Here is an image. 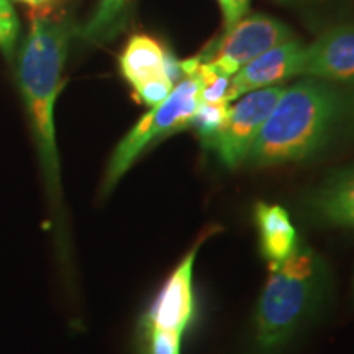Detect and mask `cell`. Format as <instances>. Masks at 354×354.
Returning a JSON list of instances; mask_svg holds the SVG:
<instances>
[{"label": "cell", "mask_w": 354, "mask_h": 354, "mask_svg": "<svg viewBox=\"0 0 354 354\" xmlns=\"http://www.w3.org/2000/svg\"><path fill=\"white\" fill-rule=\"evenodd\" d=\"M230 104H198L190 127L201 136L202 143L210 140L218 131L227 118Z\"/></svg>", "instance_id": "15"}, {"label": "cell", "mask_w": 354, "mask_h": 354, "mask_svg": "<svg viewBox=\"0 0 354 354\" xmlns=\"http://www.w3.org/2000/svg\"><path fill=\"white\" fill-rule=\"evenodd\" d=\"M20 2H25V0H20Z\"/></svg>", "instance_id": "23"}, {"label": "cell", "mask_w": 354, "mask_h": 354, "mask_svg": "<svg viewBox=\"0 0 354 354\" xmlns=\"http://www.w3.org/2000/svg\"><path fill=\"white\" fill-rule=\"evenodd\" d=\"M19 30V19H17L10 0H0V50L7 57L12 56Z\"/></svg>", "instance_id": "17"}, {"label": "cell", "mask_w": 354, "mask_h": 354, "mask_svg": "<svg viewBox=\"0 0 354 354\" xmlns=\"http://www.w3.org/2000/svg\"><path fill=\"white\" fill-rule=\"evenodd\" d=\"M26 3H30V6H41L43 2H48V0H25Z\"/></svg>", "instance_id": "20"}, {"label": "cell", "mask_w": 354, "mask_h": 354, "mask_svg": "<svg viewBox=\"0 0 354 354\" xmlns=\"http://www.w3.org/2000/svg\"><path fill=\"white\" fill-rule=\"evenodd\" d=\"M214 232L215 230H209L201 234L196 245L184 254L140 317L136 331H169L185 336L198 313L194 289V266L202 243Z\"/></svg>", "instance_id": "6"}, {"label": "cell", "mask_w": 354, "mask_h": 354, "mask_svg": "<svg viewBox=\"0 0 354 354\" xmlns=\"http://www.w3.org/2000/svg\"><path fill=\"white\" fill-rule=\"evenodd\" d=\"M349 99L333 84L312 77L286 88L261 128L246 162L269 167L315 156L349 115Z\"/></svg>", "instance_id": "2"}, {"label": "cell", "mask_w": 354, "mask_h": 354, "mask_svg": "<svg viewBox=\"0 0 354 354\" xmlns=\"http://www.w3.org/2000/svg\"><path fill=\"white\" fill-rule=\"evenodd\" d=\"M292 39H295L294 32L284 21L264 13H251L194 57L232 77L254 57Z\"/></svg>", "instance_id": "5"}, {"label": "cell", "mask_w": 354, "mask_h": 354, "mask_svg": "<svg viewBox=\"0 0 354 354\" xmlns=\"http://www.w3.org/2000/svg\"><path fill=\"white\" fill-rule=\"evenodd\" d=\"M274 2L279 3V6L294 8V10L304 13L307 17H315L318 15V10L325 7L330 0H274Z\"/></svg>", "instance_id": "19"}, {"label": "cell", "mask_w": 354, "mask_h": 354, "mask_svg": "<svg viewBox=\"0 0 354 354\" xmlns=\"http://www.w3.org/2000/svg\"><path fill=\"white\" fill-rule=\"evenodd\" d=\"M304 44L292 39L254 57L230 79L228 102L238 100L250 92L279 86L289 77L300 76Z\"/></svg>", "instance_id": "9"}, {"label": "cell", "mask_w": 354, "mask_h": 354, "mask_svg": "<svg viewBox=\"0 0 354 354\" xmlns=\"http://www.w3.org/2000/svg\"><path fill=\"white\" fill-rule=\"evenodd\" d=\"M167 53L162 44L148 35H135L120 56V71L133 88L167 73Z\"/></svg>", "instance_id": "12"}, {"label": "cell", "mask_w": 354, "mask_h": 354, "mask_svg": "<svg viewBox=\"0 0 354 354\" xmlns=\"http://www.w3.org/2000/svg\"><path fill=\"white\" fill-rule=\"evenodd\" d=\"M254 225L258 230L259 253L269 271L277 269L297 250V232L289 214L281 205L258 202L254 205Z\"/></svg>", "instance_id": "10"}, {"label": "cell", "mask_w": 354, "mask_h": 354, "mask_svg": "<svg viewBox=\"0 0 354 354\" xmlns=\"http://www.w3.org/2000/svg\"><path fill=\"white\" fill-rule=\"evenodd\" d=\"M300 76L354 86V25L330 26L304 46Z\"/></svg>", "instance_id": "8"}, {"label": "cell", "mask_w": 354, "mask_h": 354, "mask_svg": "<svg viewBox=\"0 0 354 354\" xmlns=\"http://www.w3.org/2000/svg\"><path fill=\"white\" fill-rule=\"evenodd\" d=\"M172 91H174V81H172L169 74L149 79V81L135 87L136 99L151 109L162 104L171 95Z\"/></svg>", "instance_id": "16"}, {"label": "cell", "mask_w": 354, "mask_h": 354, "mask_svg": "<svg viewBox=\"0 0 354 354\" xmlns=\"http://www.w3.org/2000/svg\"><path fill=\"white\" fill-rule=\"evenodd\" d=\"M333 277L320 254L299 245L272 269L256 302L250 354H282L308 328L331 300Z\"/></svg>", "instance_id": "1"}, {"label": "cell", "mask_w": 354, "mask_h": 354, "mask_svg": "<svg viewBox=\"0 0 354 354\" xmlns=\"http://www.w3.org/2000/svg\"><path fill=\"white\" fill-rule=\"evenodd\" d=\"M71 25L66 20L37 17L19 55L17 74L26 109L32 118L39 162L53 207L59 210L61 180L59 158L55 133V102L63 81L64 61L68 56Z\"/></svg>", "instance_id": "3"}, {"label": "cell", "mask_w": 354, "mask_h": 354, "mask_svg": "<svg viewBox=\"0 0 354 354\" xmlns=\"http://www.w3.org/2000/svg\"><path fill=\"white\" fill-rule=\"evenodd\" d=\"M133 0H102L84 28L88 41H107L125 26Z\"/></svg>", "instance_id": "13"}, {"label": "cell", "mask_w": 354, "mask_h": 354, "mask_svg": "<svg viewBox=\"0 0 354 354\" xmlns=\"http://www.w3.org/2000/svg\"><path fill=\"white\" fill-rule=\"evenodd\" d=\"M198 104H201V81L197 74H185L176 84L171 95L162 104L143 115V118L123 136L113 149L102 180V196L110 194V190L127 174L133 162L153 141L189 128Z\"/></svg>", "instance_id": "4"}, {"label": "cell", "mask_w": 354, "mask_h": 354, "mask_svg": "<svg viewBox=\"0 0 354 354\" xmlns=\"http://www.w3.org/2000/svg\"><path fill=\"white\" fill-rule=\"evenodd\" d=\"M223 17V32L232 28L246 15L251 0H216Z\"/></svg>", "instance_id": "18"}, {"label": "cell", "mask_w": 354, "mask_h": 354, "mask_svg": "<svg viewBox=\"0 0 354 354\" xmlns=\"http://www.w3.org/2000/svg\"><path fill=\"white\" fill-rule=\"evenodd\" d=\"M353 292H354V277H353Z\"/></svg>", "instance_id": "22"}, {"label": "cell", "mask_w": 354, "mask_h": 354, "mask_svg": "<svg viewBox=\"0 0 354 354\" xmlns=\"http://www.w3.org/2000/svg\"><path fill=\"white\" fill-rule=\"evenodd\" d=\"M349 117L354 118V97L349 99Z\"/></svg>", "instance_id": "21"}, {"label": "cell", "mask_w": 354, "mask_h": 354, "mask_svg": "<svg viewBox=\"0 0 354 354\" xmlns=\"http://www.w3.org/2000/svg\"><path fill=\"white\" fill-rule=\"evenodd\" d=\"M284 91L286 87L274 86L243 95L238 104L233 107L230 105L227 118L218 131L202 145L215 151L220 161L230 169L238 167L246 161L261 128Z\"/></svg>", "instance_id": "7"}, {"label": "cell", "mask_w": 354, "mask_h": 354, "mask_svg": "<svg viewBox=\"0 0 354 354\" xmlns=\"http://www.w3.org/2000/svg\"><path fill=\"white\" fill-rule=\"evenodd\" d=\"M184 336L169 331H136L140 354H180Z\"/></svg>", "instance_id": "14"}, {"label": "cell", "mask_w": 354, "mask_h": 354, "mask_svg": "<svg viewBox=\"0 0 354 354\" xmlns=\"http://www.w3.org/2000/svg\"><path fill=\"white\" fill-rule=\"evenodd\" d=\"M308 214L320 225L354 228V167L335 172L308 197Z\"/></svg>", "instance_id": "11"}]
</instances>
